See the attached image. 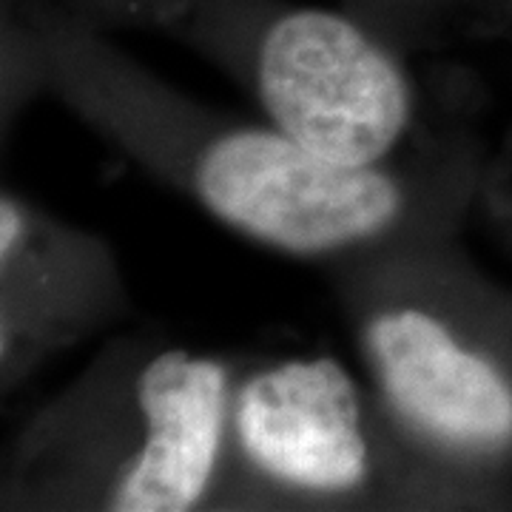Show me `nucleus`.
<instances>
[{"mask_svg":"<svg viewBox=\"0 0 512 512\" xmlns=\"http://www.w3.org/2000/svg\"><path fill=\"white\" fill-rule=\"evenodd\" d=\"M259 92L282 134L348 165L384 157L410 111L393 60L362 26L325 9H293L265 29Z\"/></svg>","mask_w":512,"mask_h":512,"instance_id":"1","label":"nucleus"},{"mask_svg":"<svg viewBox=\"0 0 512 512\" xmlns=\"http://www.w3.org/2000/svg\"><path fill=\"white\" fill-rule=\"evenodd\" d=\"M205 205L234 228L293 254H316L379 234L402 194L373 165L328 160L271 131H237L205 151Z\"/></svg>","mask_w":512,"mask_h":512,"instance_id":"2","label":"nucleus"},{"mask_svg":"<svg viewBox=\"0 0 512 512\" xmlns=\"http://www.w3.org/2000/svg\"><path fill=\"white\" fill-rule=\"evenodd\" d=\"M239 436L271 476L311 490H350L367 473L359 404L330 359L265 370L239 402Z\"/></svg>","mask_w":512,"mask_h":512,"instance_id":"3","label":"nucleus"},{"mask_svg":"<svg viewBox=\"0 0 512 512\" xmlns=\"http://www.w3.org/2000/svg\"><path fill=\"white\" fill-rule=\"evenodd\" d=\"M370 350L393 404L421 430L464 447L512 439V390L493 365L458 348L421 311L387 313L370 328Z\"/></svg>","mask_w":512,"mask_h":512,"instance_id":"4","label":"nucleus"},{"mask_svg":"<svg viewBox=\"0 0 512 512\" xmlns=\"http://www.w3.org/2000/svg\"><path fill=\"white\" fill-rule=\"evenodd\" d=\"M148 441L128 470L114 507L126 512H183L200 501L222 436L225 373L217 362L171 350L140 376Z\"/></svg>","mask_w":512,"mask_h":512,"instance_id":"5","label":"nucleus"},{"mask_svg":"<svg viewBox=\"0 0 512 512\" xmlns=\"http://www.w3.org/2000/svg\"><path fill=\"white\" fill-rule=\"evenodd\" d=\"M0 237H3V242H0V251H3V256H9L12 254V248H15V242H18V237H20V217H18V211L12 208V202H3Z\"/></svg>","mask_w":512,"mask_h":512,"instance_id":"6","label":"nucleus"}]
</instances>
